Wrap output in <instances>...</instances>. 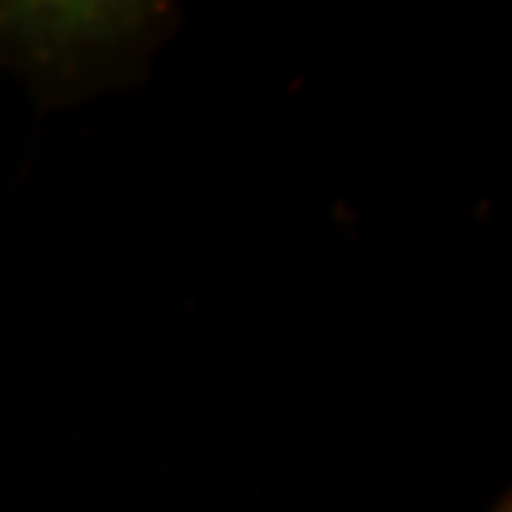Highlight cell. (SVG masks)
I'll use <instances>...</instances> for the list:
<instances>
[{
  "label": "cell",
  "mask_w": 512,
  "mask_h": 512,
  "mask_svg": "<svg viewBox=\"0 0 512 512\" xmlns=\"http://www.w3.org/2000/svg\"><path fill=\"white\" fill-rule=\"evenodd\" d=\"M180 20L170 0H0V67L40 110L84 104L140 84Z\"/></svg>",
  "instance_id": "6da1fadb"
},
{
  "label": "cell",
  "mask_w": 512,
  "mask_h": 512,
  "mask_svg": "<svg viewBox=\"0 0 512 512\" xmlns=\"http://www.w3.org/2000/svg\"><path fill=\"white\" fill-rule=\"evenodd\" d=\"M493 512H512V499H509V496H503V499H499V503L493 506Z\"/></svg>",
  "instance_id": "7a4b0ae2"
}]
</instances>
